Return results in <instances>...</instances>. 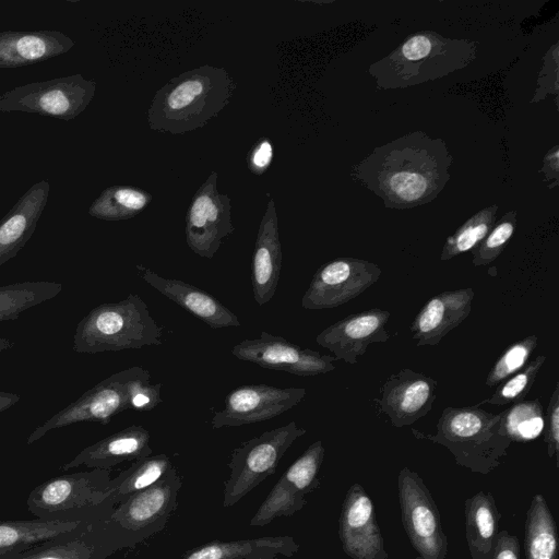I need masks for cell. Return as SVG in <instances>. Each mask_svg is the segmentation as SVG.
<instances>
[{
  "label": "cell",
  "mask_w": 559,
  "mask_h": 559,
  "mask_svg": "<svg viewBox=\"0 0 559 559\" xmlns=\"http://www.w3.org/2000/svg\"><path fill=\"white\" fill-rule=\"evenodd\" d=\"M453 157L442 139L414 131L376 147L352 176L385 207L413 209L435 200L450 179Z\"/></svg>",
  "instance_id": "obj_1"
},
{
  "label": "cell",
  "mask_w": 559,
  "mask_h": 559,
  "mask_svg": "<svg viewBox=\"0 0 559 559\" xmlns=\"http://www.w3.org/2000/svg\"><path fill=\"white\" fill-rule=\"evenodd\" d=\"M234 80L224 69L203 66L171 79L154 96L147 114L159 132L185 133L201 128L230 100Z\"/></svg>",
  "instance_id": "obj_2"
},
{
  "label": "cell",
  "mask_w": 559,
  "mask_h": 559,
  "mask_svg": "<svg viewBox=\"0 0 559 559\" xmlns=\"http://www.w3.org/2000/svg\"><path fill=\"white\" fill-rule=\"evenodd\" d=\"M475 57L474 41L424 31L408 36L392 52L372 63L368 73L378 88H405L462 70Z\"/></svg>",
  "instance_id": "obj_3"
},
{
  "label": "cell",
  "mask_w": 559,
  "mask_h": 559,
  "mask_svg": "<svg viewBox=\"0 0 559 559\" xmlns=\"http://www.w3.org/2000/svg\"><path fill=\"white\" fill-rule=\"evenodd\" d=\"M417 439H427L447 448L457 465L487 475L507 455L511 440L503 435L500 413L492 414L475 406L445 407L435 435L412 429Z\"/></svg>",
  "instance_id": "obj_4"
},
{
  "label": "cell",
  "mask_w": 559,
  "mask_h": 559,
  "mask_svg": "<svg viewBox=\"0 0 559 559\" xmlns=\"http://www.w3.org/2000/svg\"><path fill=\"white\" fill-rule=\"evenodd\" d=\"M163 328L151 316L147 305L136 294L92 309L76 325L73 350L96 354L159 346Z\"/></svg>",
  "instance_id": "obj_5"
},
{
  "label": "cell",
  "mask_w": 559,
  "mask_h": 559,
  "mask_svg": "<svg viewBox=\"0 0 559 559\" xmlns=\"http://www.w3.org/2000/svg\"><path fill=\"white\" fill-rule=\"evenodd\" d=\"M110 469L92 468L53 477L35 487L26 499L37 519L59 522H96L115 506L108 497Z\"/></svg>",
  "instance_id": "obj_6"
},
{
  "label": "cell",
  "mask_w": 559,
  "mask_h": 559,
  "mask_svg": "<svg viewBox=\"0 0 559 559\" xmlns=\"http://www.w3.org/2000/svg\"><path fill=\"white\" fill-rule=\"evenodd\" d=\"M150 378V372L139 366L109 376L35 428L26 443L32 444L49 431L66 426L86 421L106 425L126 409L138 411L140 391Z\"/></svg>",
  "instance_id": "obj_7"
},
{
  "label": "cell",
  "mask_w": 559,
  "mask_h": 559,
  "mask_svg": "<svg viewBox=\"0 0 559 559\" xmlns=\"http://www.w3.org/2000/svg\"><path fill=\"white\" fill-rule=\"evenodd\" d=\"M181 485V477L173 467L156 483L115 507L106 523L122 548L133 547L165 527Z\"/></svg>",
  "instance_id": "obj_8"
},
{
  "label": "cell",
  "mask_w": 559,
  "mask_h": 559,
  "mask_svg": "<svg viewBox=\"0 0 559 559\" xmlns=\"http://www.w3.org/2000/svg\"><path fill=\"white\" fill-rule=\"evenodd\" d=\"M305 433L306 429L290 421L264 431L236 448L228 463L230 473L224 484L223 507H233L274 474L288 448Z\"/></svg>",
  "instance_id": "obj_9"
},
{
  "label": "cell",
  "mask_w": 559,
  "mask_h": 559,
  "mask_svg": "<svg viewBox=\"0 0 559 559\" xmlns=\"http://www.w3.org/2000/svg\"><path fill=\"white\" fill-rule=\"evenodd\" d=\"M96 82L73 74L34 82L7 91L0 97V112L21 111L69 121L86 109Z\"/></svg>",
  "instance_id": "obj_10"
},
{
  "label": "cell",
  "mask_w": 559,
  "mask_h": 559,
  "mask_svg": "<svg viewBox=\"0 0 559 559\" xmlns=\"http://www.w3.org/2000/svg\"><path fill=\"white\" fill-rule=\"evenodd\" d=\"M397 490L403 527L413 548L426 559H445L448 538L423 478L405 466L397 476Z\"/></svg>",
  "instance_id": "obj_11"
},
{
  "label": "cell",
  "mask_w": 559,
  "mask_h": 559,
  "mask_svg": "<svg viewBox=\"0 0 559 559\" xmlns=\"http://www.w3.org/2000/svg\"><path fill=\"white\" fill-rule=\"evenodd\" d=\"M382 271L373 262L357 258H338L322 264L301 298L307 310L338 307L376 284Z\"/></svg>",
  "instance_id": "obj_12"
},
{
  "label": "cell",
  "mask_w": 559,
  "mask_h": 559,
  "mask_svg": "<svg viewBox=\"0 0 559 559\" xmlns=\"http://www.w3.org/2000/svg\"><path fill=\"white\" fill-rule=\"evenodd\" d=\"M324 452L321 440L311 443L277 480L250 525L265 526L276 518L292 516L301 510L307 503L306 495L320 487L318 475Z\"/></svg>",
  "instance_id": "obj_13"
},
{
  "label": "cell",
  "mask_w": 559,
  "mask_h": 559,
  "mask_svg": "<svg viewBox=\"0 0 559 559\" xmlns=\"http://www.w3.org/2000/svg\"><path fill=\"white\" fill-rule=\"evenodd\" d=\"M233 231L230 200L217 191V174L212 173L194 194L187 213V243L195 254L211 259Z\"/></svg>",
  "instance_id": "obj_14"
},
{
  "label": "cell",
  "mask_w": 559,
  "mask_h": 559,
  "mask_svg": "<svg viewBox=\"0 0 559 559\" xmlns=\"http://www.w3.org/2000/svg\"><path fill=\"white\" fill-rule=\"evenodd\" d=\"M305 395L304 388L238 386L226 395L224 407L214 413L212 427H237L274 418L298 405Z\"/></svg>",
  "instance_id": "obj_15"
},
{
  "label": "cell",
  "mask_w": 559,
  "mask_h": 559,
  "mask_svg": "<svg viewBox=\"0 0 559 559\" xmlns=\"http://www.w3.org/2000/svg\"><path fill=\"white\" fill-rule=\"evenodd\" d=\"M240 360L257 364L265 369L286 371L308 377L328 373L335 369L332 355L302 348L282 336L261 332L259 337L243 340L231 348Z\"/></svg>",
  "instance_id": "obj_16"
},
{
  "label": "cell",
  "mask_w": 559,
  "mask_h": 559,
  "mask_svg": "<svg viewBox=\"0 0 559 559\" xmlns=\"http://www.w3.org/2000/svg\"><path fill=\"white\" fill-rule=\"evenodd\" d=\"M338 536L350 559H389L373 502L358 483L348 488L343 500Z\"/></svg>",
  "instance_id": "obj_17"
},
{
  "label": "cell",
  "mask_w": 559,
  "mask_h": 559,
  "mask_svg": "<svg viewBox=\"0 0 559 559\" xmlns=\"http://www.w3.org/2000/svg\"><path fill=\"white\" fill-rule=\"evenodd\" d=\"M121 549L105 519L83 523L72 531L1 559H107Z\"/></svg>",
  "instance_id": "obj_18"
},
{
  "label": "cell",
  "mask_w": 559,
  "mask_h": 559,
  "mask_svg": "<svg viewBox=\"0 0 559 559\" xmlns=\"http://www.w3.org/2000/svg\"><path fill=\"white\" fill-rule=\"evenodd\" d=\"M437 382L431 377L409 368L388 377L376 400L394 427L414 424L426 416L436 400Z\"/></svg>",
  "instance_id": "obj_19"
},
{
  "label": "cell",
  "mask_w": 559,
  "mask_h": 559,
  "mask_svg": "<svg viewBox=\"0 0 559 559\" xmlns=\"http://www.w3.org/2000/svg\"><path fill=\"white\" fill-rule=\"evenodd\" d=\"M389 319L390 312L384 309L356 312L324 329L317 335L316 342L329 349L336 360L354 365L369 345L389 340L385 330Z\"/></svg>",
  "instance_id": "obj_20"
},
{
  "label": "cell",
  "mask_w": 559,
  "mask_h": 559,
  "mask_svg": "<svg viewBox=\"0 0 559 559\" xmlns=\"http://www.w3.org/2000/svg\"><path fill=\"white\" fill-rule=\"evenodd\" d=\"M472 288L445 290L433 295L420 308L409 330L417 346H435L472 311Z\"/></svg>",
  "instance_id": "obj_21"
},
{
  "label": "cell",
  "mask_w": 559,
  "mask_h": 559,
  "mask_svg": "<svg viewBox=\"0 0 559 559\" xmlns=\"http://www.w3.org/2000/svg\"><path fill=\"white\" fill-rule=\"evenodd\" d=\"M150 432L142 426L132 425L94 444L84 448L70 462L61 466L70 471L79 466L110 469L124 461H136L152 455Z\"/></svg>",
  "instance_id": "obj_22"
},
{
  "label": "cell",
  "mask_w": 559,
  "mask_h": 559,
  "mask_svg": "<svg viewBox=\"0 0 559 559\" xmlns=\"http://www.w3.org/2000/svg\"><path fill=\"white\" fill-rule=\"evenodd\" d=\"M282 258L277 215L271 200L259 226L252 257L251 282L253 297L259 306L269 302L276 292Z\"/></svg>",
  "instance_id": "obj_23"
},
{
  "label": "cell",
  "mask_w": 559,
  "mask_h": 559,
  "mask_svg": "<svg viewBox=\"0 0 559 559\" xmlns=\"http://www.w3.org/2000/svg\"><path fill=\"white\" fill-rule=\"evenodd\" d=\"M142 278L162 295L213 329L238 328V317L216 298L180 280L163 277L150 269H142Z\"/></svg>",
  "instance_id": "obj_24"
},
{
  "label": "cell",
  "mask_w": 559,
  "mask_h": 559,
  "mask_svg": "<svg viewBox=\"0 0 559 559\" xmlns=\"http://www.w3.org/2000/svg\"><path fill=\"white\" fill-rule=\"evenodd\" d=\"M49 191L47 180L34 183L0 221V266L14 258L34 234Z\"/></svg>",
  "instance_id": "obj_25"
},
{
  "label": "cell",
  "mask_w": 559,
  "mask_h": 559,
  "mask_svg": "<svg viewBox=\"0 0 559 559\" xmlns=\"http://www.w3.org/2000/svg\"><path fill=\"white\" fill-rule=\"evenodd\" d=\"M74 41L59 31L0 33V69L19 68L68 52Z\"/></svg>",
  "instance_id": "obj_26"
},
{
  "label": "cell",
  "mask_w": 559,
  "mask_h": 559,
  "mask_svg": "<svg viewBox=\"0 0 559 559\" xmlns=\"http://www.w3.org/2000/svg\"><path fill=\"white\" fill-rule=\"evenodd\" d=\"M299 549L292 536H267L234 542L212 540L187 552L182 559H282Z\"/></svg>",
  "instance_id": "obj_27"
},
{
  "label": "cell",
  "mask_w": 559,
  "mask_h": 559,
  "mask_svg": "<svg viewBox=\"0 0 559 559\" xmlns=\"http://www.w3.org/2000/svg\"><path fill=\"white\" fill-rule=\"evenodd\" d=\"M465 535L472 559H492L501 513L491 492L478 491L464 501Z\"/></svg>",
  "instance_id": "obj_28"
},
{
  "label": "cell",
  "mask_w": 559,
  "mask_h": 559,
  "mask_svg": "<svg viewBox=\"0 0 559 559\" xmlns=\"http://www.w3.org/2000/svg\"><path fill=\"white\" fill-rule=\"evenodd\" d=\"M83 523L59 522L40 519L0 521V559L22 552L59 534L72 531Z\"/></svg>",
  "instance_id": "obj_29"
},
{
  "label": "cell",
  "mask_w": 559,
  "mask_h": 559,
  "mask_svg": "<svg viewBox=\"0 0 559 559\" xmlns=\"http://www.w3.org/2000/svg\"><path fill=\"white\" fill-rule=\"evenodd\" d=\"M525 559H558V531L554 515L542 493H536L524 524Z\"/></svg>",
  "instance_id": "obj_30"
},
{
  "label": "cell",
  "mask_w": 559,
  "mask_h": 559,
  "mask_svg": "<svg viewBox=\"0 0 559 559\" xmlns=\"http://www.w3.org/2000/svg\"><path fill=\"white\" fill-rule=\"evenodd\" d=\"M173 467V462L166 454L150 455L133 461L130 467L111 478L108 497L116 507L131 495L156 483Z\"/></svg>",
  "instance_id": "obj_31"
},
{
  "label": "cell",
  "mask_w": 559,
  "mask_h": 559,
  "mask_svg": "<svg viewBox=\"0 0 559 559\" xmlns=\"http://www.w3.org/2000/svg\"><path fill=\"white\" fill-rule=\"evenodd\" d=\"M62 284L48 281H28L0 286V322L15 320L32 307L59 295Z\"/></svg>",
  "instance_id": "obj_32"
},
{
  "label": "cell",
  "mask_w": 559,
  "mask_h": 559,
  "mask_svg": "<svg viewBox=\"0 0 559 559\" xmlns=\"http://www.w3.org/2000/svg\"><path fill=\"white\" fill-rule=\"evenodd\" d=\"M151 197L136 188L112 186L105 189L88 207V214L104 221L129 219L143 211Z\"/></svg>",
  "instance_id": "obj_33"
},
{
  "label": "cell",
  "mask_w": 559,
  "mask_h": 559,
  "mask_svg": "<svg viewBox=\"0 0 559 559\" xmlns=\"http://www.w3.org/2000/svg\"><path fill=\"white\" fill-rule=\"evenodd\" d=\"M501 431L511 442H530L544 430L545 413L538 397L511 404L500 413Z\"/></svg>",
  "instance_id": "obj_34"
},
{
  "label": "cell",
  "mask_w": 559,
  "mask_h": 559,
  "mask_svg": "<svg viewBox=\"0 0 559 559\" xmlns=\"http://www.w3.org/2000/svg\"><path fill=\"white\" fill-rule=\"evenodd\" d=\"M497 212L498 205L492 204L471 216L445 239L440 260H451L475 249L495 225Z\"/></svg>",
  "instance_id": "obj_35"
},
{
  "label": "cell",
  "mask_w": 559,
  "mask_h": 559,
  "mask_svg": "<svg viewBox=\"0 0 559 559\" xmlns=\"http://www.w3.org/2000/svg\"><path fill=\"white\" fill-rule=\"evenodd\" d=\"M545 360L544 355H538L520 371L501 382L492 395L479 404L503 406L525 400Z\"/></svg>",
  "instance_id": "obj_36"
},
{
  "label": "cell",
  "mask_w": 559,
  "mask_h": 559,
  "mask_svg": "<svg viewBox=\"0 0 559 559\" xmlns=\"http://www.w3.org/2000/svg\"><path fill=\"white\" fill-rule=\"evenodd\" d=\"M536 346V335H528L511 344L492 365L485 384L489 388H496L520 371L528 362V358Z\"/></svg>",
  "instance_id": "obj_37"
},
{
  "label": "cell",
  "mask_w": 559,
  "mask_h": 559,
  "mask_svg": "<svg viewBox=\"0 0 559 559\" xmlns=\"http://www.w3.org/2000/svg\"><path fill=\"white\" fill-rule=\"evenodd\" d=\"M518 212L511 210L495 223L483 241L472 250L474 266H485L493 262L504 250L514 234Z\"/></svg>",
  "instance_id": "obj_38"
},
{
  "label": "cell",
  "mask_w": 559,
  "mask_h": 559,
  "mask_svg": "<svg viewBox=\"0 0 559 559\" xmlns=\"http://www.w3.org/2000/svg\"><path fill=\"white\" fill-rule=\"evenodd\" d=\"M544 441L547 445V455L555 457L559 466V385L556 384L545 413Z\"/></svg>",
  "instance_id": "obj_39"
},
{
  "label": "cell",
  "mask_w": 559,
  "mask_h": 559,
  "mask_svg": "<svg viewBox=\"0 0 559 559\" xmlns=\"http://www.w3.org/2000/svg\"><path fill=\"white\" fill-rule=\"evenodd\" d=\"M492 559H520V542L507 531L498 533Z\"/></svg>",
  "instance_id": "obj_40"
},
{
  "label": "cell",
  "mask_w": 559,
  "mask_h": 559,
  "mask_svg": "<svg viewBox=\"0 0 559 559\" xmlns=\"http://www.w3.org/2000/svg\"><path fill=\"white\" fill-rule=\"evenodd\" d=\"M540 171L545 176V182L549 189L558 186L559 176V146L551 147L544 157Z\"/></svg>",
  "instance_id": "obj_41"
},
{
  "label": "cell",
  "mask_w": 559,
  "mask_h": 559,
  "mask_svg": "<svg viewBox=\"0 0 559 559\" xmlns=\"http://www.w3.org/2000/svg\"><path fill=\"white\" fill-rule=\"evenodd\" d=\"M272 155H273V150H272L271 143L267 140L261 141L251 154V158H250L251 168L255 173H261L269 166V164L272 159Z\"/></svg>",
  "instance_id": "obj_42"
},
{
  "label": "cell",
  "mask_w": 559,
  "mask_h": 559,
  "mask_svg": "<svg viewBox=\"0 0 559 559\" xmlns=\"http://www.w3.org/2000/svg\"><path fill=\"white\" fill-rule=\"evenodd\" d=\"M21 400V395L12 392L0 391V413L12 407Z\"/></svg>",
  "instance_id": "obj_43"
},
{
  "label": "cell",
  "mask_w": 559,
  "mask_h": 559,
  "mask_svg": "<svg viewBox=\"0 0 559 559\" xmlns=\"http://www.w3.org/2000/svg\"><path fill=\"white\" fill-rule=\"evenodd\" d=\"M14 345L15 343L13 341L5 337H0V353L12 348Z\"/></svg>",
  "instance_id": "obj_44"
},
{
  "label": "cell",
  "mask_w": 559,
  "mask_h": 559,
  "mask_svg": "<svg viewBox=\"0 0 559 559\" xmlns=\"http://www.w3.org/2000/svg\"><path fill=\"white\" fill-rule=\"evenodd\" d=\"M415 559H426V558H424V557H421V556H418V557H416Z\"/></svg>",
  "instance_id": "obj_45"
}]
</instances>
